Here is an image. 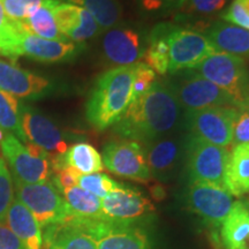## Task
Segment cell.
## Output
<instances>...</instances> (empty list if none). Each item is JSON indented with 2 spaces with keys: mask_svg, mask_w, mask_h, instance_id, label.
Instances as JSON below:
<instances>
[{
  "mask_svg": "<svg viewBox=\"0 0 249 249\" xmlns=\"http://www.w3.org/2000/svg\"><path fill=\"white\" fill-rule=\"evenodd\" d=\"M180 108L173 87L156 81L148 92L133 99L114 124V132L123 139L148 144L176 127Z\"/></svg>",
  "mask_w": 249,
  "mask_h": 249,
  "instance_id": "obj_1",
  "label": "cell"
},
{
  "mask_svg": "<svg viewBox=\"0 0 249 249\" xmlns=\"http://www.w3.org/2000/svg\"><path fill=\"white\" fill-rule=\"evenodd\" d=\"M135 65L118 66L101 74L86 104V118L97 130L114 126L133 101Z\"/></svg>",
  "mask_w": 249,
  "mask_h": 249,
  "instance_id": "obj_2",
  "label": "cell"
},
{
  "mask_svg": "<svg viewBox=\"0 0 249 249\" xmlns=\"http://www.w3.org/2000/svg\"><path fill=\"white\" fill-rule=\"evenodd\" d=\"M193 71L229 93L238 108L249 104V71L241 57L214 52Z\"/></svg>",
  "mask_w": 249,
  "mask_h": 249,
  "instance_id": "obj_3",
  "label": "cell"
},
{
  "mask_svg": "<svg viewBox=\"0 0 249 249\" xmlns=\"http://www.w3.org/2000/svg\"><path fill=\"white\" fill-rule=\"evenodd\" d=\"M0 147L14 181L39 183L51 179V156L44 149L30 142L22 143L9 133Z\"/></svg>",
  "mask_w": 249,
  "mask_h": 249,
  "instance_id": "obj_4",
  "label": "cell"
},
{
  "mask_svg": "<svg viewBox=\"0 0 249 249\" xmlns=\"http://www.w3.org/2000/svg\"><path fill=\"white\" fill-rule=\"evenodd\" d=\"M18 200L36 218L40 229L61 225L70 219V211L64 197L51 180L39 183L14 181Z\"/></svg>",
  "mask_w": 249,
  "mask_h": 249,
  "instance_id": "obj_5",
  "label": "cell"
},
{
  "mask_svg": "<svg viewBox=\"0 0 249 249\" xmlns=\"http://www.w3.org/2000/svg\"><path fill=\"white\" fill-rule=\"evenodd\" d=\"M187 173L191 182H203L225 188L230 151L191 135L186 144Z\"/></svg>",
  "mask_w": 249,
  "mask_h": 249,
  "instance_id": "obj_6",
  "label": "cell"
},
{
  "mask_svg": "<svg viewBox=\"0 0 249 249\" xmlns=\"http://www.w3.org/2000/svg\"><path fill=\"white\" fill-rule=\"evenodd\" d=\"M165 39L169 45L170 73L194 70L216 49L207 36L196 30L165 24Z\"/></svg>",
  "mask_w": 249,
  "mask_h": 249,
  "instance_id": "obj_7",
  "label": "cell"
},
{
  "mask_svg": "<svg viewBox=\"0 0 249 249\" xmlns=\"http://www.w3.org/2000/svg\"><path fill=\"white\" fill-rule=\"evenodd\" d=\"M91 236L97 249H152L150 239L135 224H120L107 219L83 220L70 218ZM66 222V223H67Z\"/></svg>",
  "mask_w": 249,
  "mask_h": 249,
  "instance_id": "obj_8",
  "label": "cell"
},
{
  "mask_svg": "<svg viewBox=\"0 0 249 249\" xmlns=\"http://www.w3.org/2000/svg\"><path fill=\"white\" fill-rule=\"evenodd\" d=\"M103 164L111 173L139 182H149V170L145 152L139 142L133 140H112L103 148Z\"/></svg>",
  "mask_w": 249,
  "mask_h": 249,
  "instance_id": "obj_9",
  "label": "cell"
},
{
  "mask_svg": "<svg viewBox=\"0 0 249 249\" xmlns=\"http://www.w3.org/2000/svg\"><path fill=\"white\" fill-rule=\"evenodd\" d=\"M238 107H217L187 112V127L193 136L227 148L233 143V124Z\"/></svg>",
  "mask_w": 249,
  "mask_h": 249,
  "instance_id": "obj_10",
  "label": "cell"
},
{
  "mask_svg": "<svg viewBox=\"0 0 249 249\" xmlns=\"http://www.w3.org/2000/svg\"><path fill=\"white\" fill-rule=\"evenodd\" d=\"M188 209L211 226L222 225L233 203V195L227 189L203 182H189L186 191Z\"/></svg>",
  "mask_w": 249,
  "mask_h": 249,
  "instance_id": "obj_11",
  "label": "cell"
},
{
  "mask_svg": "<svg viewBox=\"0 0 249 249\" xmlns=\"http://www.w3.org/2000/svg\"><path fill=\"white\" fill-rule=\"evenodd\" d=\"M20 124L26 143L36 144L51 156V161L66 154L68 145L64 134L51 119L35 107L21 104Z\"/></svg>",
  "mask_w": 249,
  "mask_h": 249,
  "instance_id": "obj_12",
  "label": "cell"
},
{
  "mask_svg": "<svg viewBox=\"0 0 249 249\" xmlns=\"http://www.w3.org/2000/svg\"><path fill=\"white\" fill-rule=\"evenodd\" d=\"M102 213L108 222L135 224L154 213L155 207L138 189L123 185L103 198Z\"/></svg>",
  "mask_w": 249,
  "mask_h": 249,
  "instance_id": "obj_13",
  "label": "cell"
},
{
  "mask_svg": "<svg viewBox=\"0 0 249 249\" xmlns=\"http://www.w3.org/2000/svg\"><path fill=\"white\" fill-rule=\"evenodd\" d=\"M174 90L180 107L187 112L217 107H236L234 101L229 93L194 71H192L191 76L180 81Z\"/></svg>",
  "mask_w": 249,
  "mask_h": 249,
  "instance_id": "obj_14",
  "label": "cell"
},
{
  "mask_svg": "<svg viewBox=\"0 0 249 249\" xmlns=\"http://www.w3.org/2000/svg\"><path fill=\"white\" fill-rule=\"evenodd\" d=\"M22 27V26H21ZM83 45L75 44L71 40H51L38 37L27 31L22 27L18 38V57L33 59L35 61L45 64H55L73 60L82 52Z\"/></svg>",
  "mask_w": 249,
  "mask_h": 249,
  "instance_id": "obj_15",
  "label": "cell"
},
{
  "mask_svg": "<svg viewBox=\"0 0 249 249\" xmlns=\"http://www.w3.org/2000/svg\"><path fill=\"white\" fill-rule=\"evenodd\" d=\"M53 15L61 35L76 44H82L102 31L91 14L79 6L58 0L53 7Z\"/></svg>",
  "mask_w": 249,
  "mask_h": 249,
  "instance_id": "obj_16",
  "label": "cell"
},
{
  "mask_svg": "<svg viewBox=\"0 0 249 249\" xmlns=\"http://www.w3.org/2000/svg\"><path fill=\"white\" fill-rule=\"evenodd\" d=\"M52 89L51 82L17 64L0 59V90L17 98H37Z\"/></svg>",
  "mask_w": 249,
  "mask_h": 249,
  "instance_id": "obj_17",
  "label": "cell"
},
{
  "mask_svg": "<svg viewBox=\"0 0 249 249\" xmlns=\"http://www.w3.org/2000/svg\"><path fill=\"white\" fill-rule=\"evenodd\" d=\"M141 35L130 28H113L103 38L105 58L118 66H132L144 53Z\"/></svg>",
  "mask_w": 249,
  "mask_h": 249,
  "instance_id": "obj_18",
  "label": "cell"
},
{
  "mask_svg": "<svg viewBox=\"0 0 249 249\" xmlns=\"http://www.w3.org/2000/svg\"><path fill=\"white\" fill-rule=\"evenodd\" d=\"M5 223L27 249H43V235L39 224L30 210L18 198L12 202Z\"/></svg>",
  "mask_w": 249,
  "mask_h": 249,
  "instance_id": "obj_19",
  "label": "cell"
},
{
  "mask_svg": "<svg viewBox=\"0 0 249 249\" xmlns=\"http://www.w3.org/2000/svg\"><path fill=\"white\" fill-rule=\"evenodd\" d=\"M208 38L217 52L238 57H249V30L234 24L214 23L208 31Z\"/></svg>",
  "mask_w": 249,
  "mask_h": 249,
  "instance_id": "obj_20",
  "label": "cell"
},
{
  "mask_svg": "<svg viewBox=\"0 0 249 249\" xmlns=\"http://www.w3.org/2000/svg\"><path fill=\"white\" fill-rule=\"evenodd\" d=\"M44 249H97L92 238L73 223L50 226L43 236Z\"/></svg>",
  "mask_w": 249,
  "mask_h": 249,
  "instance_id": "obj_21",
  "label": "cell"
},
{
  "mask_svg": "<svg viewBox=\"0 0 249 249\" xmlns=\"http://www.w3.org/2000/svg\"><path fill=\"white\" fill-rule=\"evenodd\" d=\"M220 239L225 249H239L249 240V205L235 201L220 225Z\"/></svg>",
  "mask_w": 249,
  "mask_h": 249,
  "instance_id": "obj_22",
  "label": "cell"
},
{
  "mask_svg": "<svg viewBox=\"0 0 249 249\" xmlns=\"http://www.w3.org/2000/svg\"><path fill=\"white\" fill-rule=\"evenodd\" d=\"M145 160L151 176L167 178L172 172L180 156V143L174 139L163 138L148 143Z\"/></svg>",
  "mask_w": 249,
  "mask_h": 249,
  "instance_id": "obj_23",
  "label": "cell"
},
{
  "mask_svg": "<svg viewBox=\"0 0 249 249\" xmlns=\"http://www.w3.org/2000/svg\"><path fill=\"white\" fill-rule=\"evenodd\" d=\"M225 187L233 196L249 193V143L236 144L230 154Z\"/></svg>",
  "mask_w": 249,
  "mask_h": 249,
  "instance_id": "obj_24",
  "label": "cell"
},
{
  "mask_svg": "<svg viewBox=\"0 0 249 249\" xmlns=\"http://www.w3.org/2000/svg\"><path fill=\"white\" fill-rule=\"evenodd\" d=\"M60 194L66 202L70 218L83 220L105 219L102 213V201L79 186L64 189Z\"/></svg>",
  "mask_w": 249,
  "mask_h": 249,
  "instance_id": "obj_25",
  "label": "cell"
},
{
  "mask_svg": "<svg viewBox=\"0 0 249 249\" xmlns=\"http://www.w3.org/2000/svg\"><path fill=\"white\" fill-rule=\"evenodd\" d=\"M58 0H44L43 4L29 18L18 22L34 35L51 40H68L61 35L55 23L53 7Z\"/></svg>",
  "mask_w": 249,
  "mask_h": 249,
  "instance_id": "obj_26",
  "label": "cell"
},
{
  "mask_svg": "<svg viewBox=\"0 0 249 249\" xmlns=\"http://www.w3.org/2000/svg\"><path fill=\"white\" fill-rule=\"evenodd\" d=\"M66 166L75 169L81 174L99 173L104 170L102 156L87 142L75 143L64 155Z\"/></svg>",
  "mask_w": 249,
  "mask_h": 249,
  "instance_id": "obj_27",
  "label": "cell"
},
{
  "mask_svg": "<svg viewBox=\"0 0 249 249\" xmlns=\"http://www.w3.org/2000/svg\"><path fill=\"white\" fill-rule=\"evenodd\" d=\"M87 9L95 18L101 30L113 28L119 22L123 9L118 0H59Z\"/></svg>",
  "mask_w": 249,
  "mask_h": 249,
  "instance_id": "obj_28",
  "label": "cell"
},
{
  "mask_svg": "<svg viewBox=\"0 0 249 249\" xmlns=\"http://www.w3.org/2000/svg\"><path fill=\"white\" fill-rule=\"evenodd\" d=\"M142 60L160 75H165L169 71V45L165 39V24H160L151 31Z\"/></svg>",
  "mask_w": 249,
  "mask_h": 249,
  "instance_id": "obj_29",
  "label": "cell"
},
{
  "mask_svg": "<svg viewBox=\"0 0 249 249\" xmlns=\"http://www.w3.org/2000/svg\"><path fill=\"white\" fill-rule=\"evenodd\" d=\"M21 33V24L6 15L0 0V55L11 59L13 64L18 58V48Z\"/></svg>",
  "mask_w": 249,
  "mask_h": 249,
  "instance_id": "obj_30",
  "label": "cell"
},
{
  "mask_svg": "<svg viewBox=\"0 0 249 249\" xmlns=\"http://www.w3.org/2000/svg\"><path fill=\"white\" fill-rule=\"evenodd\" d=\"M20 107L17 97L0 90V128L26 143L20 124Z\"/></svg>",
  "mask_w": 249,
  "mask_h": 249,
  "instance_id": "obj_31",
  "label": "cell"
},
{
  "mask_svg": "<svg viewBox=\"0 0 249 249\" xmlns=\"http://www.w3.org/2000/svg\"><path fill=\"white\" fill-rule=\"evenodd\" d=\"M77 186L85 191L91 193L98 198H104L120 188L121 183L114 181L110 177L104 173H92V174H81L77 180Z\"/></svg>",
  "mask_w": 249,
  "mask_h": 249,
  "instance_id": "obj_32",
  "label": "cell"
},
{
  "mask_svg": "<svg viewBox=\"0 0 249 249\" xmlns=\"http://www.w3.org/2000/svg\"><path fill=\"white\" fill-rule=\"evenodd\" d=\"M44 0H1L7 17L15 22H22L30 17Z\"/></svg>",
  "mask_w": 249,
  "mask_h": 249,
  "instance_id": "obj_33",
  "label": "cell"
},
{
  "mask_svg": "<svg viewBox=\"0 0 249 249\" xmlns=\"http://www.w3.org/2000/svg\"><path fill=\"white\" fill-rule=\"evenodd\" d=\"M14 200L13 181L4 158H0V223H5L9 207Z\"/></svg>",
  "mask_w": 249,
  "mask_h": 249,
  "instance_id": "obj_34",
  "label": "cell"
},
{
  "mask_svg": "<svg viewBox=\"0 0 249 249\" xmlns=\"http://www.w3.org/2000/svg\"><path fill=\"white\" fill-rule=\"evenodd\" d=\"M156 82L155 71L148 67L144 62L135 64L133 81V99H136L148 92Z\"/></svg>",
  "mask_w": 249,
  "mask_h": 249,
  "instance_id": "obj_35",
  "label": "cell"
},
{
  "mask_svg": "<svg viewBox=\"0 0 249 249\" xmlns=\"http://www.w3.org/2000/svg\"><path fill=\"white\" fill-rule=\"evenodd\" d=\"M233 143L235 145L249 143V104L238 108L233 124Z\"/></svg>",
  "mask_w": 249,
  "mask_h": 249,
  "instance_id": "obj_36",
  "label": "cell"
},
{
  "mask_svg": "<svg viewBox=\"0 0 249 249\" xmlns=\"http://www.w3.org/2000/svg\"><path fill=\"white\" fill-rule=\"evenodd\" d=\"M225 4L226 0H183L180 8L188 13L211 14L220 11Z\"/></svg>",
  "mask_w": 249,
  "mask_h": 249,
  "instance_id": "obj_37",
  "label": "cell"
},
{
  "mask_svg": "<svg viewBox=\"0 0 249 249\" xmlns=\"http://www.w3.org/2000/svg\"><path fill=\"white\" fill-rule=\"evenodd\" d=\"M80 176L81 173L77 172L75 169L71 166H65L52 173L51 181L57 187L59 192H62L64 189L77 186V180H79Z\"/></svg>",
  "mask_w": 249,
  "mask_h": 249,
  "instance_id": "obj_38",
  "label": "cell"
},
{
  "mask_svg": "<svg viewBox=\"0 0 249 249\" xmlns=\"http://www.w3.org/2000/svg\"><path fill=\"white\" fill-rule=\"evenodd\" d=\"M224 20L231 22L234 26H238L244 29L249 30V13L242 7V5L238 0H234L227 11L222 15Z\"/></svg>",
  "mask_w": 249,
  "mask_h": 249,
  "instance_id": "obj_39",
  "label": "cell"
},
{
  "mask_svg": "<svg viewBox=\"0 0 249 249\" xmlns=\"http://www.w3.org/2000/svg\"><path fill=\"white\" fill-rule=\"evenodd\" d=\"M0 249H27L6 223H0Z\"/></svg>",
  "mask_w": 249,
  "mask_h": 249,
  "instance_id": "obj_40",
  "label": "cell"
},
{
  "mask_svg": "<svg viewBox=\"0 0 249 249\" xmlns=\"http://www.w3.org/2000/svg\"><path fill=\"white\" fill-rule=\"evenodd\" d=\"M150 192H151L152 197L157 201H161L165 196H166L165 189L163 188V186L160 185V183H155V185H152L150 188Z\"/></svg>",
  "mask_w": 249,
  "mask_h": 249,
  "instance_id": "obj_41",
  "label": "cell"
},
{
  "mask_svg": "<svg viewBox=\"0 0 249 249\" xmlns=\"http://www.w3.org/2000/svg\"><path fill=\"white\" fill-rule=\"evenodd\" d=\"M239 2L242 5V7H244L246 11L249 13V0H238Z\"/></svg>",
  "mask_w": 249,
  "mask_h": 249,
  "instance_id": "obj_42",
  "label": "cell"
},
{
  "mask_svg": "<svg viewBox=\"0 0 249 249\" xmlns=\"http://www.w3.org/2000/svg\"><path fill=\"white\" fill-rule=\"evenodd\" d=\"M239 249H249V240L247 242H245V244L242 245Z\"/></svg>",
  "mask_w": 249,
  "mask_h": 249,
  "instance_id": "obj_43",
  "label": "cell"
},
{
  "mask_svg": "<svg viewBox=\"0 0 249 249\" xmlns=\"http://www.w3.org/2000/svg\"><path fill=\"white\" fill-rule=\"evenodd\" d=\"M0 158H1V157H0Z\"/></svg>",
  "mask_w": 249,
  "mask_h": 249,
  "instance_id": "obj_44",
  "label": "cell"
}]
</instances>
